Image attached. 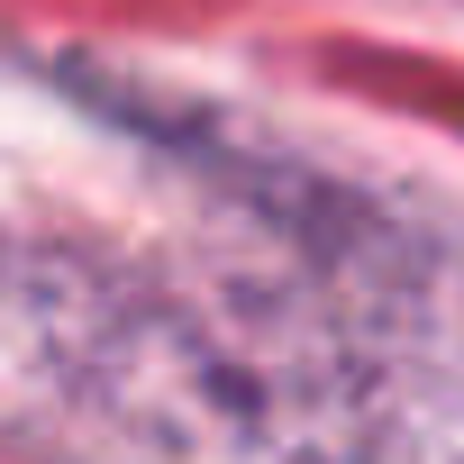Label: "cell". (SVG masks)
I'll return each mask as SVG.
<instances>
[{
    "label": "cell",
    "mask_w": 464,
    "mask_h": 464,
    "mask_svg": "<svg viewBox=\"0 0 464 464\" xmlns=\"http://www.w3.org/2000/svg\"><path fill=\"white\" fill-rule=\"evenodd\" d=\"M10 464H464V373L319 274L0 246Z\"/></svg>",
    "instance_id": "1"
}]
</instances>
